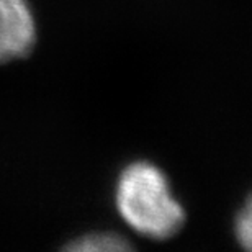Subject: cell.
Here are the masks:
<instances>
[{"label": "cell", "instance_id": "cell-1", "mask_svg": "<svg viewBox=\"0 0 252 252\" xmlns=\"http://www.w3.org/2000/svg\"><path fill=\"white\" fill-rule=\"evenodd\" d=\"M115 205L125 223L151 241L172 239L187 223V211L167 175L149 160H136L120 172Z\"/></svg>", "mask_w": 252, "mask_h": 252}, {"label": "cell", "instance_id": "cell-2", "mask_svg": "<svg viewBox=\"0 0 252 252\" xmlns=\"http://www.w3.org/2000/svg\"><path fill=\"white\" fill-rule=\"evenodd\" d=\"M36 41V18L28 0H0V64L28 58Z\"/></svg>", "mask_w": 252, "mask_h": 252}, {"label": "cell", "instance_id": "cell-3", "mask_svg": "<svg viewBox=\"0 0 252 252\" xmlns=\"http://www.w3.org/2000/svg\"><path fill=\"white\" fill-rule=\"evenodd\" d=\"M65 249L74 252H113L129 251L133 249V244L115 233H90L72 241Z\"/></svg>", "mask_w": 252, "mask_h": 252}, {"label": "cell", "instance_id": "cell-4", "mask_svg": "<svg viewBox=\"0 0 252 252\" xmlns=\"http://www.w3.org/2000/svg\"><path fill=\"white\" fill-rule=\"evenodd\" d=\"M252 211H251V201L248 200L244 206L238 211L234 220V234L238 243L243 246L246 251L251 249V238H252Z\"/></svg>", "mask_w": 252, "mask_h": 252}]
</instances>
